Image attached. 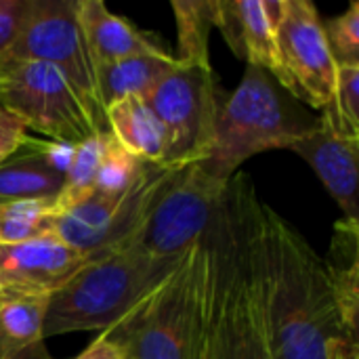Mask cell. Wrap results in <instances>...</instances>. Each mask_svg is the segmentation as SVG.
I'll return each mask as SVG.
<instances>
[{
	"label": "cell",
	"mask_w": 359,
	"mask_h": 359,
	"mask_svg": "<svg viewBox=\"0 0 359 359\" xmlns=\"http://www.w3.org/2000/svg\"><path fill=\"white\" fill-rule=\"evenodd\" d=\"M252 259L276 359H330L347 332L326 261L271 206L257 202Z\"/></svg>",
	"instance_id": "6da1fadb"
},
{
	"label": "cell",
	"mask_w": 359,
	"mask_h": 359,
	"mask_svg": "<svg viewBox=\"0 0 359 359\" xmlns=\"http://www.w3.org/2000/svg\"><path fill=\"white\" fill-rule=\"evenodd\" d=\"M183 257H151L135 244L90 257L63 288L48 297L44 339L109 330L158 290Z\"/></svg>",
	"instance_id": "7a4b0ae2"
},
{
	"label": "cell",
	"mask_w": 359,
	"mask_h": 359,
	"mask_svg": "<svg viewBox=\"0 0 359 359\" xmlns=\"http://www.w3.org/2000/svg\"><path fill=\"white\" fill-rule=\"evenodd\" d=\"M316 122L265 69L248 65L240 86L221 105L215 145L202 164L212 177L229 181L248 158L267 149H290Z\"/></svg>",
	"instance_id": "3957f363"
},
{
	"label": "cell",
	"mask_w": 359,
	"mask_h": 359,
	"mask_svg": "<svg viewBox=\"0 0 359 359\" xmlns=\"http://www.w3.org/2000/svg\"><path fill=\"white\" fill-rule=\"evenodd\" d=\"M206 233L124 320L101 332L122 359H196L206 284Z\"/></svg>",
	"instance_id": "277c9868"
},
{
	"label": "cell",
	"mask_w": 359,
	"mask_h": 359,
	"mask_svg": "<svg viewBox=\"0 0 359 359\" xmlns=\"http://www.w3.org/2000/svg\"><path fill=\"white\" fill-rule=\"evenodd\" d=\"M0 107L57 143L78 145L101 135L74 84L42 61L0 57Z\"/></svg>",
	"instance_id": "5b68a950"
},
{
	"label": "cell",
	"mask_w": 359,
	"mask_h": 359,
	"mask_svg": "<svg viewBox=\"0 0 359 359\" xmlns=\"http://www.w3.org/2000/svg\"><path fill=\"white\" fill-rule=\"evenodd\" d=\"M145 101L164 130V166H185L208 158L225 101L212 65L177 61Z\"/></svg>",
	"instance_id": "8992f818"
},
{
	"label": "cell",
	"mask_w": 359,
	"mask_h": 359,
	"mask_svg": "<svg viewBox=\"0 0 359 359\" xmlns=\"http://www.w3.org/2000/svg\"><path fill=\"white\" fill-rule=\"evenodd\" d=\"M229 181L212 177L202 162L172 166L133 244L151 257H183L208 231Z\"/></svg>",
	"instance_id": "52a82bcc"
},
{
	"label": "cell",
	"mask_w": 359,
	"mask_h": 359,
	"mask_svg": "<svg viewBox=\"0 0 359 359\" xmlns=\"http://www.w3.org/2000/svg\"><path fill=\"white\" fill-rule=\"evenodd\" d=\"M2 57L34 59L57 67L80 93L101 133H109L76 0H25L17 36Z\"/></svg>",
	"instance_id": "ba28073f"
},
{
	"label": "cell",
	"mask_w": 359,
	"mask_h": 359,
	"mask_svg": "<svg viewBox=\"0 0 359 359\" xmlns=\"http://www.w3.org/2000/svg\"><path fill=\"white\" fill-rule=\"evenodd\" d=\"M170 168L147 162L126 191L116 196L90 191L80 202L55 212L53 236L86 257L133 244Z\"/></svg>",
	"instance_id": "9c48e42d"
},
{
	"label": "cell",
	"mask_w": 359,
	"mask_h": 359,
	"mask_svg": "<svg viewBox=\"0 0 359 359\" xmlns=\"http://www.w3.org/2000/svg\"><path fill=\"white\" fill-rule=\"evenodd\" d=\"M227 198L231 208L229 359H276L252 259V219L259 202L252 179L236 172L227 185Z\"/></svg>",
	"instance_id": "30bf717a"
},
{
	"label": "cell",
	"mask_w": 359,
	"mask_h": 359,
	"mask_svg": "<svg viewBox=\"0 0 359 359\" xmlns=\"http://www.w3.org/2000/svg\"><path fill=\"white\" fill-rule=\"evenodd\" d=\"M286 90L324 111L334 103L337 61L328 46L324 21L309 0H282L278 27Z\"/></svg>",
	"instance_id": "8fae6325"
},
{
	"label": "cell",
	"mask_w": 359,
	"mask_h": 359,
	"mask_svg": "<svg viewBox=\"0 0 359 359\" xmlns=\"http://www.w3.org/2000/svg\"><path fill=\"white\" fill-rule=\"evenodd\" d=\"M290 149L316 170L324 187L343 210V219L359 223V135L349 133L337 111L328 107L318 118L313 130Z\"/></svg>",
	"instance_id": "7c38bea8"
},
{
	"label": "cell",
	"mask_w": 359,
	"mask_h": 359,
	"mask_svg": "<svg viewBox=\"0 0 359 359\" xmlns=\"http://www.w3.org/2000/svg\"><path fill=\"white\" fill-rule=\"evenodd\" d=\"M280 17L282 0H215V27L221 29L233 55L265 69L284 88L286 76L278 44Z\"/></svg>",
	"instance_id": "4fadbf2b"
},
{
	"label": "cell",
	"mask_w": 359,
	"mask_h": 359,
	"mask_svg": "<svg viewBox=\"0 0 359 359\" xmlns=\"http://www.w3.org/2000/svg\"><path fill=\"white\" fill-rule=\"evenodd\" d=\"M90 257L44 236L21 244H0V288L50 297L63 288Z\"/></svg>",
	"instance_id": "5bb4252c"
},
{
	"label": "cell",
	"mask_w": 359,
	"mask_h": 359,
	"mask_svg": "<svg viewBox=\"0 0 359 359\" xmlns=\"http://www.w3.org/2000/svg\"><path fill=\"white\" fill-rule=\"evenodd\" d=\"M76 17L82 27L95 69L137 55L168 53L128 19L111 13L101 0H76Z\"/></svg>",
	"instance_id": "9a60e30c"
},
{
	"label": "cell",
	"mask_w": 359,
	"mask_h": 359,
	"mask_svg": "<svg viewBox=\"0 0 359 359\" xmlns=\"http://www.w3.org/2000/svg\"><path fill=\"white\" fill-rule=\"evenodd\" d=\"M48 297L0 288V359H50L44 345Z\"/></svg>",
	"instance_id": "2e32d148"
},
{
	"label": "cell",
	"mask_w": 359,
	"mask_h": 359,
	"mask_svg": "<svg viewBox=\"0 0 359 359\" xmlns=\"http://www.w3.org/2000/svg\"><path fill=\"white\" fill-rule=\"evenodd\" d=\"M105 120L111 139L130 156L162 164L164 130L143 97H122L105 107Z\"/></svg>",
	"instance_id": "e0dca14e"
},
{
	"label": "cell",
	"mask_w": 359,
	"mask_h": 359,
	"mask_svg": "<svg viewBox=\"0 0 359 359\" xmlns=\"http://www.w3.org/2000/svg\"><path fill=\"white\" fill-rule=\"evenodd\" d=\"M65 175L34 147L27 135L15 156L0 164V202L57 200Z\"/></svg>",
	"instance_id": "ac0fdd59"
},
{
	"label": "cell",
	"mask_w": 359,
	"mask_h": 359,
	"mask_svg": "<svg viewBox=\"0 0 359 359\" xmlns=\"http://www.w3.org/2000/svg\"><path fill=\"white\" fill-rule=\"evenodd\" d=\"M177 65L175 55H137L97 67V86L103 109L122 97L147 99L160 80Z\"/></svg>",
	"instance_id": "d6986e66"
},
{
	"label": "cell",
	"mask_w": 359,
	"mask_h": 359,
	"mask_svg": "<svg viewBox=\"0 0 359 359\" xmlns=\"http://www.w3.org/2000/svg\"><path fill=\"white\" fill-rule=\"evenodd\" d=\"M326 261L341 322L347 332L358 334L359 318V223L341 219L334 225L330 255Z\"/></svg>",
	"instance_id": "ffe728a7"
},
{
	"label": "cell",
	"mask_w": 359,
	"mask_h": 359,
	"mask_svg": "<svg viewBox=\"0 0 359 359\" xmlns=\"http://www.w3.org/2000/svg\"><path fill=\"white\" fill-rule=\"evenodd\" d=\"M177 21V50L181 63L210 67V29L215 27V0H172Z\"/></svg>",
	"instance_id": "44dd1931"
},
{
	"label": "cell",
	"mask_w": 359,
	"mask_h": 359,
	"mask_svg": "<svg viewBox=\"0 0 359 359\" xmlns=\"http://www.w3.org/2000/svg\"><path fill=\"white\" fill-rule=\"evenodd\" d=\"M55 200L0 202V244H21L53 233Z\"/></svg>",
	"instance_id": "7402d4cb"
},
{
	"label": "cell",
	"mask_w": 359,
	"mask_h": 359,
	"mask_svg": "<svg viewBox=\"0 0 359 359\" xmlns=\"http://www.w3.org/2000/svg\"><path fill=\"white\" fill-rule=\"evenodd\" d=\"M109 137H111L109 133H101V135H95L90 139L74 145V156L65 170L63 187L55 200L57 212L80 202L82 198H86L93 191L97 170L101 164V156H103V149H105Z\"/></svg>",
	"instance_id": "603a6c76"
},
{
	"label": "cell",
	"mask_w": 359,
	"mask_h": 359,
	"mask_svg": "<svg viewBox=\"0 0 359 359\" xmlns=\"http://www.w3.org/2000/svg\"><path fill=\"white\" fill-rule=\"evenodd\" d=\"M145 164L147 162L130 156L109 137V141L103 149V156H101V164L97 170L93 191L107 194V196H116V194L126 191L137 181V177L141 175Z\"/></svg>",
	"instance_id": "cb8c5ba5"
},
{
	"label": "cell",
	"mask_w": 359,
	"mask_h": 359,
	"mask_svg": "<svg viewBox=\"0 0 359 359\" xmlns=\"http://www.w3.org/2000/svg\"><path fill=\"white\" fill-rule=\"evenodd\" d=\"M324 32L337 65H359V2H351L343 15L326 21Z\"/></svg>",
	"instance_id": "d4e9b609"
},
{
	"label": "cell",
	"mask_w": 359,
	"mask_h": 359,
	"mask_svg": "<svg viewBox=\"0 0 359 359\" xmlns=\"http://www.w3.org/2000/svg\"><path fill=\"white\" fill-rule=\"evenodd\" d=\"M332 109L353 135H359V65H337Z\"/></svg>",
	"instance_id": "484cf974"
},
{
	"label": "cell",
	"mask_w": 359,
	"mask_h": 359,
	"mask_svg": "<svg viewBox=\"0 0 359 359\" xmlns=\"http://www.w3.org/2000/svg\"><path fill=\"white\" fill-rule=\"evenodd\" d=\"M25 126L19 118H15L11 111L0 107V164H4L11 156L19 151V147L25 141Z\"/></svg>",
	"instance_id": "4316f807"
},
{
	"label": "cell",
	"mask_w": 359,
	"mask_h": 359,
	"mask_svg": "<svg viewBox=\"0 0 359 359\" xmlns=\"http://www.w3.org/2000/svg\"><path fill=\"white\" fill-rule=\"evenodd\" d=\"M23 6L25 0H0V57L6 55L17 36L23 17Z\"/></svg>",
	"instance_id": "83f0119b"
},
{
	"label": "cell",
	"mask_w": 359,
	"mask_h": 359,
	"mask_svg": "<svg viewBox=\"0 0 359 359\" xmlns=\"http://www.w3.org/2000/svg\"><path fill=\"white\" fill-rule=\"evenodd\" d=\"M74 359H122V355H120V351H118L105 337L99 334V337L93 341L90 347H86L78 358Z\"/></svg>",
	"instance_id": "f1b7e54d"
}]
</instances>
